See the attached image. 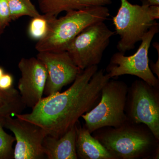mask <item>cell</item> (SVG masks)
<instances>
[{"label":"cell","instance_id":"30bf717a","mask_svg":"<svg viewBox=\"0 0 159 159\" xmlns=\"http://www.w3.org/2000/svg\"><path fill=\"white\" fill-rule=\"evenodd\" d=\"M37 58L48 73L43 94L49 96L60 93L65 86L74 82L81 72L66 51L39 52Z\"/></svg>","mask_w":159,"mask_h":159},{"label":"cell","instance_id":"d4e9b609","mask_svg":"<svg viewBox=\"0 0 159 159\" xmlns=\"http://www.w3.org/2000/svg\"><path fill=\"white\" fill-rule=\"evenodd\" d=\"M3 32V31H2V30H1V29H0V36H1V34H2V33Z\"/></svg>","mask_w":159,"mask_h":159},{"label":"cell","instance_id":"52a82bcc","mask_svg":"<svg viewBox=\"0 0 159 159\" xmlns=\"http://www.w3.org/2000/svg\"><path fill=\"white\" fill-rule=\"evenodd\" d=\"M125 111L129 121L145 124L159 140V88L135 80L128 87Z\"/></svg>","mask_w":159,"mask_h":159},{"label":"cell","instance_id":"cb8c5ba5","mask_svg":"<svg viewBox=\"0 0 159 159\" xmlns=\"http://www.w3.org/2000/svg\"><path fill=\"white\" fill-rule=\"evenodd\" d=\"M5 72L2 67L0 66V78L2 76L3 74H5Z\"/></svg>","mask_w":159,"mask_h":159},{"label":"cell","instance_id":"ac0fdd59","mask_svg":"<svg viewBox=\"0 0 159 159\" xmlns=\"http://www.w3.org/2000/svg\"><path fill=\"white\" fill-rule=\"evenodd\" d=\"M25 107V106L20 98L0 107V116H6L16 114H21Z\"/></svg>","mask_w":159,"mask_h":159},{"label":"cell","instance_id":"9c48e42d","mask_svg":"<svg viewBox=\"0 0 159 159\" xmlns=\"http://www.w3.org/2000/svg\"><path fill=\"white\" fill-rule=\"evenodd\" d=\"M5 128L14 134L16 143L13 159H43V143L47 135L40 126L32 122L11 116L5 117Z\"/></svg>","mask_w":159,"mask_h":159},{"label":"cell","instance_id":"8fae6325","mask_svg":"<svg viewBox=\"0 0 159 159\" xmlns=\"http://www.w3.org/2000/svg\"><path fill=\"white\" fill-rule=\"evenodd\" d=\"M21 77L18 89L21 100L32 108L43 98L48 73L45 66L37 57L22 58L18 63Z\"/></svg>","mask_w":159,"mask_h":159},{"label":"cell","instance_id":"d6986e66","mask_svg":"<svg viewBox=\"0 0 159 159\" xmlns=\"http://www.w3.org/2000/svg\"><path fill=\"white\" fill-rule=\"evenodd\" d=\"M11 21L8 0H0V29L4 31Z\"/></svg>","mask_w":159,"mask_h":159},{"label":"cell","instance_id":"3957f363","mask_svg":"<svg viewBox=\"0 0 159 159\" xmlns=\"http://www.w3.org/2000/svg\"><path fill=\"white\" fill-rule=\"evenodd\" d=\"M110 16L106 6L87 7L66 12L64 16L51 21L48 31L35 46L38 52L66 51L76 36L89 26L104 22Z\"/></svg>","mask_w":159,"mask_h":159},{"label":"cell","instance_id":"5bb4252c","mask_svg":"<svg viewBox=\"0 0 159 159\" xmlns=\"http://www.w3.org/2000/svg\"><path fill=\"white\" fill-rule=\"evenodd\" d=\"M43 14L57 16L63 11L79 10L87 7L106 6L112 3V0H37Z\"/></svg>","mask_w":159,"mask_h":159},{"label":"cell","instance_id":"5b68a950","mask_svg":"<svg viewBox=\"0 0 159 159\" xmlns=\"http://www.w3.org/2000/svg\"><path fill=\"white\" fill-rule=\"evenodd\" d=\"M128 89L122 81L109 80L106 84L98 103L81 116L91 134L102 127H119L128 120L125 111Z\"/></svg>","mask_w":159,"mask_h":159},{"label":"cell","instance_id":"ffe728a7","mask_svg":"<svg viewBox=\"0 0 159 159\" xmlns=\"http://www.w3.org/2000/svg\"><path fill=\"white\" fill-rule=\"evenodd\" d=\"M20 98L19 91L14 88L7 91L0 89V107Z\"/></svg>","mask_w":159,"mask_h":159},{"label":"cell","instance_id":"6da1fadb","mask_svg":"<svg viewBox=\"0 0 159 159\" xmlns=\"http://www.w3.org/2000/svg\"><path fill=\"white\" fill-rule=\"evenodd\" d=\"M110 79L103 69L98 70V66L89 67L81 71L65 92L43 97L31 113L15 116L40 126L47 135L59 138L97 105L102 88Z\"/></svg>","mask_w":159,"mask_h":159},{"label":"cell","instance_id":"4fadbf2b","mask_svg":"<svg viewBox=\"0 0 159 159\" xmlns=\"http://www.w3.org/2000/svg\"><path fill=\"white\" fill-rule=\"evenodd\" d=\"M76 131L75 148L77 158L116 159L89 131L85 125L78 121L75 125Z\"/></svg>","mask_w":159,"mask_h":159},{"label":"cell","instance_id":"44dd1931","mask_svg":"<svg viewBox=\"0 0 159 159\" xmlns=\"http://www.w3.org/2000/svg\"><path fill=\"white\" fill-rule=\"evenodd\" d=\"M13 76L9 73H5L0 78V89L9 90L13 88Z\"/></svg>","mask_w":159,"mask_h":159},{"label":"cell","instance_id":"2e32d148","mask_svg":"<svg viewBox=\"0 0 159 159\" xmlns=\"http://www.w3.org/2000/svg\"><path fill=\"white\" fill-rule=\"evenodd\" d=\"M56 16L48 15H40L32 18L29 23L28 34L31 39L39 41L47 34L52 20Z\"/></svg>","mask_w":159,"mask_h":159},{"label":"cell","instance_id":"7c38bea8","mask_svg":"<svg viewBox=\"0 0 159 159\" xmlns=\"http://www.w3.org/2000/svg\"><path fill=\"white\" fill-rule=\"evenodd\" d=\"M75 125L62 136L57 138L47 135L43 143V151L48 159H77Z\"/></svg>","mask_w":159,"mask_h":159},{"label":"cell","instance_id":"7a4b0ae2","mask_svg":"<svg viewBox=\"0 0 159 159\" xmlns=\"http://www.w3.org/2000/svg\"><path fill=\"white\" fill-rule=\"evenodd\" d=\"M92 134L116 159H159V140L145 124L127 120L119 127H102Z\"/></svg>","mask_w":159,"mask_h":159},{"label":"cell","instance_id":"603a6c76","mask_svg":"<svg viewBox=\"0 0 159 159\" xmlns=\"http://www.w3.org/2000/svg\"><path fill=\"white\" fill-rule=\"evenodd\" d=\"M142 3L146 4L149 6H159V0H142Z\"/></svg>","mask_w":159,"mask_h":159},{"label":"cell","instance_id":"8992f818","mask_svg":"<svg viewBox=\"0 0 159 159\" xmlns=\"http://www.w3.org/2000/svg\"><path fill=\"white\" fill-rule=\"evenodd\" d=\"M115 33L104 22L94 24L78 34L70 43L66 51L81 70L98 66Z\"/></svg>","mask_w":159,"mask_h":159},{"label":"cell","instance_id":"ba28073f","mask_svg":"<svg viewBox=\"0 0 159 159\" xmlns=\"http://www.w3.org/2000/svg\"><path fill=\"white\" fill-rule=\"evenodd\" d=\"M159 31L157 22L142 38L141 44L134 54L125 56L119 52L111 57L106 70L110 78L124 75L136 76L154 87L159 88V79L154 75L149 67L148 51L155 35Z\"/></svg>","mask_w":159,"mask_h":159},{"label":"cell","instance_id":"e0dca14e","mask_svg":"<svg viewBox=\"0 0 159 159\" xmlns=\"http://www.w3.org/2000/svg\"><path fill=\"white\" fill-rule=\"evenodd\" d=\"M5 117L0 116V159H13L14 149L12 146L16 139L4 130Z\"/></svg>","mask_w":159,"mask_h":159},{"label":"cell","instance_id":"7402d4cb","mask_svg":"<svg viewBox=\"0 0 159 159\" xmlns=\"http://www.w3.org/2000/svg\"><path fill=\"white\" fill-rule=\"evenodd\" d=\"M153 47L155 48L158 52V60L156 63L152 62L151 61V63H149V67L152 72L153 74H156L158 77V79H159V44L158 43L155 42L153 43Z\"/></svg>","mask_w":159,"mask_h":159},{"label":"cell","instance_id":"277c9868","mask_svg":"<svg viewBox=\"0 0 159 159\" xmlns=\"http://www.w3.org/2000/svg\"><path fill=\"white\" fill-rule=\"evenodd\" d=\"M121 6L113 23L116 33L120 37L117 45L119 52H125L134 49L136 43L159 18V6H142L131 4L127 0H120Z\"/></svg>","mask_w":159,"mask_h":159},{"label":"cell","instance_id":"9a60e30c","mask_svg":"<svg viewBox=\"0 0 159 159\" xmlns=\"http://www.w3.org/2000/svg\"><path fill=\"white\" fill-rule=\"evenodd\" d=\"M11 21L23 16L31 18L39 16V13L31 0H8Z\"/></svg>","mask_w":159,"mask_h":159}]
</instances>
